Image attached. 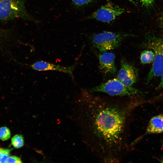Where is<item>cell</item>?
Listing matches in <instances>:
<instances>
[{
  "mask_svg": "<svg viewBox=\"0 0 163 163\" xmlns=\"http://www.w3.org/2000/svg\"><path fill=\"white\" fill-rule=\"evenodd\" d=\"M143 103L138 99H110L84 91L72 108V118L88 150L97 159L118 163L133 149L130 125L135 109Z\"/></svg>",
  "mask_w": 163,
  "mask_h": 163,
  "instance_id": "6da1fadb",
  "label": "cell"
},
{
  "mask_svg": "<svg viewBox=\"0 0 163 163\" xmlns=\"http://www.w3.org/2000/svg\"><path fill=\"white\" fill-rule=\"evenodd\" d=\"M91 93L101 92L113 97H123L131 99H142L143 93L133 86H127L117 78H114L102 83L88 90Z\"/></svg>",
  "mask_w": 163,
  "mask_h": 163,
  "instance_id": "7a4b0ae2",
  "label": "cell"
},
{
  "mask_svg": "<svg viewBox=\"0 0 163 163\" xmlns=\"http://www.w3.org/2000/svg\"><path fill=\"white\" fill-rule=\"evenodd\" d=\"M20 18L36 23L39 22L27 11L24 0H0V21Z\"/></svg>",
  "mask_w": 163,
  "mask_h": 163,
  "instance_id": "3957f363",
  "label": "cell"
},
{
  "mask_svg": "<svg viewBox=\"0 0 163 163\" xmlns=\"http://www.w3.org/2000/svg\"><path fill=\"white\" fill-rule=\"evenodd\" d=\"M133 35L110 31H104L94 34L91 37L93 46L102 52L118 47L123 40Z\"/></svg>",
  "mask_w": 163,
  "mask_h": 163,
  "instance_id": "277c9868",
  "label": "cell"
},
{
  "mask_svg": "<svg viewBox=\"0 0 163 163\" xmlns=\"http://www.w3.org/2000/svg\"><path fill=\"white\" fill-rule=\"evenodd\" d=\"M143 45L152 50L155 57L147 81L161 76L163 73V37L147 39Z\"/></svg>",
  "mask_w": 163,
  "mask_h": 163,
  "instance_id": "5b68a950",
  "label": "cell"
},
{
  "mask_svg": "<svg viewBox=\"0 0 163 163\" xmlns=\"http://www.w3.org/2000/svg\"><path fill=\"white\" fill-rule=\"evenodd\" d=\"M125 10L108 2L89 16L88 18L104 23H109L125 12Z\"/></svg>",
  "mask_w": 163,
  "mask_h": 163,
  "instance_id": "8992f818",
  "label": "cell"
},
{
  "mask_svg": "<svg viewBox=\"0 0 163 163\" xmlns=\"http://www.w3.org/2000/svg\"><path fill=\"white\" fill-rule=\"evenodd\" d=\"M121 62V68L118 73L117 78L125 85L132 86L137 80V69L124 59H122Z\"/></svg>",
  "mask_w": 163,
  "mask_h": 163,
  "instance_id": "52a82bcc",
  "label": "cell"
},
{
  "mask_svg": "<svg viewBox=\"0 0 163 163\" xmlns=\"http://www.w3.org/2000/svg\"><path fill=\"white\" fill-rule=\"evenodd\" d=\"M163 133V114L154 116L150 119L145 133L132 141L131 145L134 148L135 145L145 136Z\"/></svg>",
  "mask_w": 163,
  "mask_h": 163,
  "instance_id": "ba28073f",
  "label": "cell"
},
{
  "mask_svg": "<svg viewBox=\"0 0 163 163\" xmlns=\"http://www.w3.org/2000/svg\"><path fill=\"white\" fill-rule=\"evenodd\" d=\"M99 69L103 73L113 74L117 71L115 63V56L111 52H103L98 55Z\"/></svg>",
  "mask_w": 163,
  "mask_h": 163,
  "instance_id": "9c48e42d",
  "label": "cell"
},
{
  "mask_svg": "<svg viewBox=\"0 0 163 163\" xmlns=\"http://www.w3.org/2000/svg\"><path fill=\"white\" fill-rule=\"evenodd\" d=\"M71 66L68 67H64L55 65L43 61H39L35 62L30 66L33 69L38 71L48 70L58 71L66 73L72 76L73 72L75 68L76 63Z\"/></svg>",
  "mask_w": 163,
  "mask_h": 163,
  "instance_id": "30bf717a",
  "label": "cell"
},
{
  "mask_svg": "<svg viewBox=\"0 0 163 163\" xmlns=\"http://www.w3.org/2000/svg\"><path fill=\"white\" fill-rule=\"evenodd\" d=\"M154 57V53L152 50H144L141 53L140 60L142 64H148L153 62Z\"/></svg>",
  "mask_w": 163,
  "mask_h": 163,
  "instance_id": "8fae6325",
  "label": "cell"
},
{
  "mask_svg": "<svg viewBox=\"0 0 163 163\" xmlns=\"http://www.w3.org/2000/svg\"><path fill=\"white\" fill-rule=\"evenodd\" d=\"M11 142L14 148H20L24 145V138L21 135H16L11 139Z\"/></svg>",
  "mask_w": 163,
  "mask_h": 163,
  "instance_id": "7c38bea8",
  "label": "cell"
},
{
  "mask_svg": "<svg viewBox=\"0 0 163 163\" xmlns=\"http://www.w3.org/2000/svg\"><path fill=\"white\" fill-rule=\"evenodd\" d=\"M11 136L10 131L6 127L0 128V139L2 141L7 140L9 139Z\"/></svg>",
  "mask_w": 163,
  "mask_h": 163,
  "instance_id": "4fadbf2b",
  "label": "cell"
},
{
  "mask_svg": "<svg viewBox=\"0 0 163 163\" xmlns=\"http://www.w3.org/2000/svg\"><path fill=\"white\" fill-rule=\"evenodd\" d=\"M10 152L9 149H0V163H5L10 156Z\"/></svg>",
  "mask_w": 163,
  "mask_h": 163,
  "instance_id": "5bb4252c",
  "label": "cell"
},
{
  "mask_svg": "<svg viewBox=\"0 0 163 163\" xmlns=\"http://www.w3.org/2000/svg\"><path fill=\"white\" fill-rule=\"evenodd\" d=\"M94 0H72L73 4L77 7H82L91 3Z\"/></svg>",
  "mask_w": 163,
  "mask_h": 163,
  "instance_id": "9a60e30c",
  "label": "cell"
},
{
  "mask_svg": "<svg viewBox=\"0 0 163 163\" xmlns=\"http://www.w3.org/2000/svg\"><path fill=\"white\" fill-rule=\"evenodd\" d=\"M22 161L20 158L15 156H9L7 158L5 163H21Z\"/></svg>",
  "mask_w": 163,
  "mask_h": 163,
  "instance_id": "2e32d148",
  "label": "cell"
},
{
  "mask_svg": "<svg viewBox=\"0 0 163 163\" xmlns=\"http://www.w3.org/2000/svg\"><path fill=\"white\" fill-rule=\"evenodd\" d=\"M142 5L146 7L152 5L155 0H139Z\"/></svg>",
  "mask_w": 163,
  "mask_h": 163,
  "instance_id": "e0dca14e",
  "label": "cell"
},
{
  "mask_svg": "<svg viewBox=\"0 0 163 163\" xmlns=\"http://www.w3.org/2000/svg\"><path fill=\"white\" fill-rule=\"evenodd\" d=\"M161 76V82L157 87L158 89H163V73Z\"/></svg>",
  "mask_w": 163,
  "mask_h": 163,
  "instance_id": "ac0fdd59",
  "label": "cell"
},
{
  "mask_svg": "<svg viewBox=\"0 0 163 163\" xmlns=\"http://www.w3.org/2000/svg\"><path fill=\"white\" fill-rule=\"evenodd\" d=\"M159 24L161 27L163 28V12L159 17Z\"/></svg>",
  "mask_w": 163,
  "mask_h": 163,
  "instance_id": "d6986e66",
  "label": "cell"
},
{
  "mask_svg": "<svg viewBox=\"0 0 163 163\" xmlns=\"http://www.w3.org/2000/svg\"><path fill=\"white\" fill-rule=\"evenodd\" d=\"M129 1L132 2L133 4L135 5V3L134 2V0H128Z\"/></svg>",
  "mask_w": 163,
  "mask_h": 163,
  "instance_id": "ffe728a7",
  "label": "cell"
},
{
  "mask_svg": "<svg viewBox=\"0 0 163 163\" xmlns=\"http://www.w3.org/2000/svg\"><path fill=\"white\" fill-rule=\"evenodd\" d=\"M2 30L0 29V34L2 32Z\"/></svg>",
  "mask_w": 163,
  "mask_h": 163,
  "instance_id": "44dd1931",
  "label": "cell"
}]
</instances>
